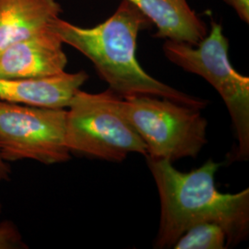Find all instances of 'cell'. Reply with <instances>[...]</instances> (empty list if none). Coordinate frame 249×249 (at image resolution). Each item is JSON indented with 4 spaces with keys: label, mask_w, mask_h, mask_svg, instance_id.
Here are the masks:
<instances>
[{
    "label": "cell",
    "mask_w": 249,
    "mask_h": 249,
    "mask_svg": "<svg viewBox=\"0 0 249 249\" xmlns=\"http://www.w3.org/2000/svg\"><path fill=\"white\" fill-rule=\"evenodd\" d=\"M121 105L146 145V157L172 162L195 158L208 142V121L200 109L146 94L123 97Z\"/></svg>",
    "instance_id": "5"
},
{
    "label": "cell",
    "mask_w": 249,
    "mask_h": 249,
    "mask_svg": "<svg viewBox=\"0 0 249 249\" xmlns=\"http://www.w3.org/2000/svg\"><path fill=\"white\" fill-rule=\"evenodd\" d=\"M157 28L154 37L196 46L208 35L204 21L187 0H127Z\"/></svg>",
    "instance_id": "9"
},
{
    "label": "cell",
    "mask_w": 249,
    "mask_h": 249,
    "mask_svg": "<svg viewBox=\"0 0 249 249\" xmlns=\"http://www.w3.org/2000/svg\"><path fill=\"white\" fill-rule=\"evenodd\" d=\"M151 26L150 18L127 0H122L115 13L97 26L81 28L59 17L51 24L63 44L71 45L89 58L99 77L119 96L146 94L203 109L209 104L207 100L154 79L138 62L139 33Z\"/></svg>",
    "instance_id": "2"
},
{
    "label": "cell",
    "mask_w": 249,
    "mask_h": 249,
    "mask_svg": "<svg viewBox=\"0 0 249 249\" xmlns=\"http://www.w3.org/2000/svg\"><path fill=\"white\" fill-rule=\"evenodd\" d=\"M147 158L160 200L159 231L155 249H167L190 227L198 223L220 225L227 236V248L247 239L249 232V188L222 193L215 175L222 163L210 159L190 172L176 169L172 161Z\"/></svg>",
    "instance_id": "1"
},
{
    "label": "cell",
    "mask_w": 249,
    "mask_h": 249,
    "mask_svg": "<svg viewBox=\"0 0 249 249\" xmlns=\"http://www.w3.org/2000/svg\"><path fill=\"white\" fill-rule=\"evenodd\" d=\"M0 213H1V204H0Z\"/></svg>",
    "instance_id": "15"
},
{
    "label": "cell",
    "mask_w": 249,
    "mask_h": 249,
    "mask_svg": "<svg viewBox=\"0 0 249 249\" xmlns=\"http://www.w3.org/2000/svg\"><path fill=\"white\" fill-rule=\"evenodd\" d=\"M9 175H10V168L9 164L0 156V182L9 180Z\"/></svg>",
    "instance_id": "14"
},
{
    "label": "cell",
    "mask_w": 249,
    "mask_h": 249,
    "mask_svg": "<svg viewBox=\"0 0 249 249\" xmlns=\"http://www.w3.org/2000/svg\"><path fill=\"white\" fill-rule=\"evenodd\" d=\"M21 237L12 223L4 222L0 224V249H14L21 246Z\"/></svg>",
    "instance_id": "12"
},
{
    "label": "cell",
    "mask_w": 249,
    "mask_h": 249,
    "mask_svg": "<svg viewBox=\"0 0 249 249\" xmlns=\"http://www.w3.org/2000/svg\"><path fill=\"white\" fill-rule=\"evenodd\" d=\"M227 236L223 228L213 223H198L185 231L173 246L175 249H223Z\"/></svg>",
    "instance_id": "11"
},
{
    "label": "cell",
    "mask_w": 249,
    "mask_h": 249,
    "mask_svg": "<svg viewBox=\"0 0 249 249\" xmlns=\"http://www.w3.org/2000/svg\"><path fill=\"white\" fill-rule=\"evenodd\" d=\"M194 47L185 43L166 40L162 46L165 57L185 71L204 78L223 100L231 116L237 140L233 160L249 157V78L231 66L229 41L220 23L212 21L209 35Z\"/></svg>",
    "instance_id": "4"
},
{
    "label": "cell",
    "mask_w": 249,
    "mask_h": 249,
    "mask_svg": "<svg viewBox=\"0 0 249 249\" xmlns=\"http://www.w3.org/2000/svg\"><path fill=\"white\" fill-rule=\"evenodd\" d=\"M66 109L0 100V156L7 162L33 160L55 164L71 159L66 143Z\"/></svg>",
    "instance_id": "6"
},
{
    "label": "cell",
    "mask_w": 249,
    "mask_h": 249,
    "mask_svg": "<svg viewBox=\"0 0 249 249\" xmlns=\"http://www.w3.org/2000/svg\"><path fill=\"white\" fill-rule=\"evenodd\" d=\"M246 23L249 22V0H223Z\"/></svg>",
    "instance_id": "13"
},
{
    "label": "cell",
    "mask_w": 249,
    "mask_h": 249,
    "mask_svg": "<svg viewBox=\"0 0 249 249\" xmlns=\"http://www.w3.org/2000/svg\"><path fill=\"white\" fill-rule=\"evenodd\" d=\"M61 12L56 0H0V53L49 29Z\"/></svg>",
    "instance_id": "10"
},
{
    "label": "cell",
    "mask_w": 249,
    "mask_h": 249,
    "mask_svg": "<svg viewBox=\"0 0 249 249\" xmlns=\"http://www.w3.org/2000/svg\"><path fill=\"white\" fill-rule=\"evenodd\" d=\"M68 57L52 27L9 45L0 53V79H32L65 71Z\"/></svg>",
    "instance_id": "7"
},
{
    "label": "cell",
    "mask_w": 249,
    "mask_h": 249,
    "mask_svg": "<svg viewBox=\"0 0 249 249\" xmlns=\"http://www.w3.org/2000/svg\"><path fill=\"white\" fill-rule=\"evenodd\" d=\"M122 98L110 89L78 90L66 115V143L71 153L117 162L129 153L147 155L142 139L124 116Z\"/></svg>",
    "instance_id": "3"
},
{
    "label": "cell",
    "mask_w": 249,
    "mask_h": 249,
    "mask_svg": "<svg viewBox=\"0 0 249 249\" xmlns=\"http://www.w3.org/2000/svg\"><path fill=\"white\" fill-rule=\"evenodd\" d=\"M83 71L32 79H0V100L31 107L66 109L88 80Z\"/></svg>",
    "instance_id": "8"
}]
</instances>
